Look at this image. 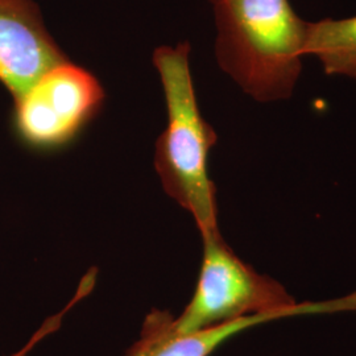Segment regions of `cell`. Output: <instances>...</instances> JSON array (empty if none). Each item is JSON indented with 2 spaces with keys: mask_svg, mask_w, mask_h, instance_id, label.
I'll return each instance as SVG.
<instances>
[{
  "mask_svg": "<svg viewBox=\"0 0 356 356\" xmlns=\"http://www.w3.org/2000/svg\"><path fill=\"white\" fill-rule=\"evenodd\" d=\"M219 67L256 102L289 99L302 74L307 22L289 0H216Z\"/></svg>",
  "mask_w": 356,
  "mask_h": 356,
  "instance_id": "cell-1",
  "label": "cell"
},
{
  "mask_svg": "<svg viewBox=\"0 0 356 356\" xmlns=\"http://www.w3.org/2000/svg\"><path fill=\"white\" fill-rule=\"evenodd\" d=\"M191 44L153 53L165 95L168 124L156 143L154 166L166 194L191 213L204 238L219 234L216 186L209 156L218 136L201 114L191 78Z\"/></svg>",
  "mask_w": 356,
  "mask_h": 356,
  "instance_id": "cell-2",
  "label": "cell"
},
{
  "mask_svg": "<svg viewBox=\"0 0 356 356\" xmlns=\"http://www.w3.org/2000/svg\"><path fill=\"white\" fill-rule=\"evenodd\" d=\"M202 241V267L189 304L176 318L156 310L168 335H186L260 314L292 318L356 312V292L326 301L297 302L279 281L242 261L220 234Z\"/></svg>",
  "mask_w": 356,
  "mask_h": 356,
  "instance_id": "cell-3",
  "label": "cell"
},
{
  "mask_svg": "<svg viewBox=\"0 0 356 356\" xmlns=\"http://www.w3.org/2000/svg\"><path fill=\"white\" fill-rule=\"evenodd\" d=\"M104 98L98 79L65 61L53 66L15 101V127L28 145L60 148L98 113Z\"/></svg>",
  "mask_w": 356,
  "mask_h": 356,
  "instance_id": "cell-4",
  "label": "cell"
},
{
  "mask_svg": "<svg viewBox=\"0 0 356 356\" xmlns=\"http://www.w3.org/2000/svg\"><path fill=\"white\" fill-rule=\"evenodd\" d=\"M65 61L35 0H0V82L13 99Z\"/></svg>",
  "mask_w": 356,
  "mask_h": 356,
  "instance_id": "cell-5",
  "label": "cell"
},
{
  "mask_svg": "<svg viewBox=\"0 0 356 356\" xmlns=\"http://www.w3.org/2000/svg\"><path fill=\"white\" fill-rule=\"evenodd\" d=\"M279 319H284V316L260 314L186 335H168L153 321L147 318L140 339L131 347L126 356H210L232 337Z\"/></svg>",
  "mask_w": 356,
  "mask_h": 356,
  "instance_id": "cell-6",
  "label": "cell"
},
{
  "mask_svg": "<svg viewBox=\"0 0 356 356\" xmlns=\"http://www.w3.org/2000/svg\"><path fill=\"white\" fill-rule=\"evenodd\" d=\"M305 57L317 58L326 76L356 79V15L307 22Z\"/></svg>",
  "mask_w": 356,
  "mask_h": 356,
  "instance_id": "cell-7",
  "label": "cell"
},
{
  "mask_svg": "<svg viewBox=\"0 0 356 356\" xmlns=\"http://www.w3.org/2000/svg\"><path fill=\"white\" fill-rule=\"evenodd\" d=\"M57 330V326H56V323L51 321V319H47L45 322H44V325L41 326V327H38V330L28 339V342H26L20 350H17L16 353H13L11 355L7 356H28L31 353H32V350H35V347L38 346L42 339H45L47 337H49L51 334H53L54 331Z\"/></svg>",
  "mask_w": 356,
  "mask_h": 356,
  "instance_id": "cell-8",
  "label": "cell"
},
{
  "mask_svg": "<svg viewBox=\"0 0 356 356\" xmlns=\"http://www.w3.org/2000/svg\"><path fill=\"white\" fill-rule=\"evenodd\" d=\"M209 1H210V3H216V0H209Z\"/></svg>",
  "mask_w": 356,
  "mask_h": 356,
  "instance_id": "cell-9",
  "label": "cell"
}]
</instances>
